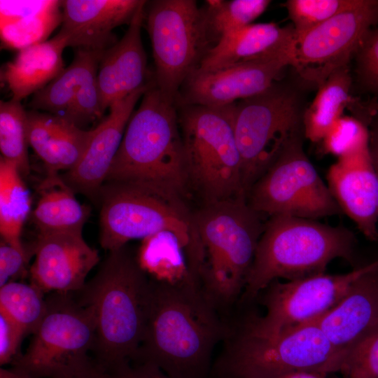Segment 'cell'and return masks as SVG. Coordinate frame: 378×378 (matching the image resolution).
Returning <instances> with one entry per match:
<instances>
[{"label":"cell","instance_id":"cell-1","mask_svg":"<svg viewBox=\"0 0 378 378\" xmlns=\"http://www.w3.org/2000/svg\"><path fill=\"white\" fill-rule=\"evenodd\" d=\"M223 315L201 286L150 280L142 341L132 362L151 363L172 378H210L215 347L231 329Z\"/></svg>","mask_w":378,"mask_h":378},{"label":"cell","instance_id":"cell-2","mask_svg":"<svg viewBox=\"0 0 378 378\" xmlns=\"http://www.w3.org/2000/svg\"><path fill=\"white\" fill-rule=\"evenodd\" d=\"M150 280L126 246L109 252L77 293L96 327L95 364L111 373L136 358L144 334Z\"/></svg>","mask_w":378,"mask_h":378},{"label":"cell","instance_id":"cell-3","mask_svg":"<svg viewBox=\"0 0 378 378\" xmlns=\"http://www.w3.org/2000/svg\"><path fill=\"white\" fill-rule=\"evenodd\" d=\"M105 183L180 197L188 186L177 105L155 83L127 123Z\"/></svg>","mask_w":378,"mask_h":378},{"label":"cell","instance_id":"cell-4","mask_svg":"<svg viewBox=\"0 0 378 378\" xmlns=\"http://www.w3.org/2000/svg\"><path fill=\"white\" fill-rule=\"evenodd\" d=\"M356 238L345 227L308 218L271 216L265 225L239 302H251L272 281L324 273L337 258L354 259Z\"/></svg>","mask_w":378,"mask_h":378},{"label":"cell","instance_id":"cell-5","mask_svg":"<svg viewBox=\"0 0 378 378\" xmlns=\"http://www.w3.org/2000/svg\"><path fill=\"white\" fill-rule=\"evenodd\" d=\"M246 197L204 204L192 214L202 289L223 314L239 300L265 225Z\"/></svg>","mask_w":378,"mask_h":378},{"label":"cell","instance_id":"cell-6","mask_svg":"<svg viewBox=\"0 0 378 378\" xmlns=\"http://www.w3.org/2000/svg\"><path fill=\"white\" fill-rule=\"evenodd\" d=\"M340 367L337 354L314 323L264 335L242 322L231 325L210 378H277L297 371L330 374L340 372Z\"/></svg>","mask_w":378,"mask_h":378},{"label":"cell","instance_id":"cell-7","mask_svg":"<svg viewBox=\"0 0 378 378\" xmlns=\"http://www.w3.org/2000/svg\"><path fill=\"white\" fill-rule=\"evenodd\" d=\"M234 104L177 106L187 183L204 204L246 197Z\"/></svg>","mask_w":378,"mask_h":378},{"label":"cell","instance_id":"cell-8","mask_svg":"<svg viewBox=\"0 0 378 378\" xmlns=\"http://www.w3.org/2000/svg\"><path fill=\"white\" fill-rule=\"evenodd\" d=\"M100 202L101 246L109 252L133 239H143L168 231L183 246L194 274L200 271L202 252L190 214L181 197L166 196L122 183H105L98 195Z\"/></svg>","mask_w":378,"mask_h":378},{"label":"cell","instance_id":"cell-9","mask_svg":"<svg viewBox=\"0 0 378 378\" xmlns=\"http://www.w3.org/2000/svg\"><path fill=\"white\" fill-rule=\"evenodd\" d=\"M74 293L52 292L24 354L12 363L36 378H74L95 365L93 314Z\"/></svg>","mask_w":378,"mask_h":378},{"label":"cell","instance_id":"cell-10","mask_svg":"<svg viewBox=\"0 0 378 378\" xmlns=\"http://www.w3.org/2000/svg\"><path fill=\"white\" fill-rule=\"evenodd\" d=\"M146 28L155 62L154 83L175 102L180 90L215 45L204 8L193 0H157L146 5Z\"/></svg>","mask_w":378,"mask_h":378},{"label":"cell","instance_id":"cell-11","mask_svg":"<svg viewBox=\"0 0 378 378\" xmlns=\"http://www.w3.org/2000/svg\"><path fill=\"white\" fill-rule=\"evenodd\" d=\"M234 106V129L246 195L279 156L289 141L303 131L301 98L291 87L275 82Z\"/></svg>","mask_w":378,"mask_h":378},{"label":"cell","instance_id":"cell-12","mask_svg":"<svg viewBox=\"0 0 378 378\" xmlns=\"http://www.w3.org/2000/svg\"><path fill=\"white\" fill-rule=\"evenodd\" d=\"M303 131L296 134L247 194L259 214L317 220L341 211L328 186L307 158Z\"/></svg>","mask_w":378,"mask_h":378},{"label":"cell","instance_id":"cell-13","mask_svg":"<svg viewBox=\"0 0 378 378\" xmlns=\"http://www.w3.org/2000/svg\"><path fill=\"white\" fill-rule=\"evenodd\" d=\"M378 263V259L340 274L324 273L270 284L258 295L265 314L243 323L260 334L275 335L314 322L332 309L352 284Z\"/></svg>","mask_w":378,"mask_h":378},{"label":"cell","instance_id":"cell-14","mask_svg":"<svg viewBox=\"0 0 378 378\" xmlns=\"http://www.w3.org/2000/svg\"><path fill=\"white\" fill-rule=\"evenodd\" d=\"M378 25V1L358 0L353 7L295 38L290 64L306 84L319 87L349 65L360 43Z\"/></svg>","mask_w":378,"mask_h":378},{"label":"cell","instance_id":"cell-15","mask_svg":"<svg viewBox=\"0 0 378 378\" xmlns=\"http://www.w3.org/2000/svg\"><path fill=\"white\" fill-rule=\"evenodd\" d=\"M289 66L285 59H254L212 71L195 70L183 84L176 105L221 107L260 94Z\"/></svg>","mask_w":378,"mask_h":378},{"label":"cell","instance_id":"cell-16","mask_svg":"<svg viewBox=\"0 0 378 378\" xmlns=\"http://www.w3.org/2000/svg\"><path fill=\"white\" fill-rule=\"evenodd\" d=\"M33 251L31 284L43 293L78 292L100 259L99 252L86 243L82 232H38Z\"/></svg>","mask_w":378,"mask_h":378},{"label":"cell","instance_id":"cell-17","mask_svg":"<svg viewBox=\"0 0 378 378\" xmlns=\"http://www.w3.org/2000/svg\"><path fill=\"white\" fill-rule=\"evenodd\" d=\"M153 83L112 104L108 115L93 129L91 140L80 162L61 176L74 192L98 200L134 108Z\"/></svg>","mask_w":378,"mask_h":378},{"label":"cell","instance_id":"cell-18","mask_svg":"<svg viewBox=\"0 0 378 378\" xmlns=\"http://www.w3.org/2000/svg\"><path fill=\"white\" fill-rule=\"evenodd\" d=\"M328 186L341 211L368 239H378V182L369 146L339 158L327 173Z\"/></svg>","mask_w":378,"mask_h":378},{"label":"cell","instance_id":"cell-19","mask_svg":"<svg viewBox=\"0 0 378 378\" xmlns=\"http://www.w3.org/2000/svg\"><path fill=\"white\" fill-rule=\"evenodd\" d=\"M147 1H143L122 38L103 52L97 82L104 112L114 103L151 83L141 30Z\"/></svg>","mask_w":378,"mask_h":378},{"label":"cell","instance_id":"cell-20","mask_svg":"<svg viewBox=\"0 0 378 378\" xmlns=\"http://www.w3.org/2000/svg\"><path fill=\"white\" fill-rule=\"evenodd\" d=\"M143 0H65L60 32L68 46L91 51H104L117 41L113 30L130 24Z\"/></svg>","mask_w":378,"mask_h":378},{"label":"cell","instance_id":"cell-21","mask_svg":"<svg viewBox=\"0 0 378 378\" xmlns=\"http://www.w3.org/2000/svg\"><path fill=\"white\" fill-rule=\"evenodd\" d=\"M312 323L328 340L342 366L344 352L378 328V263L358 277L332 309Z\"/></svg>","mask_w":378,"mask_h":378},{"label":"cell","instance_id":"cell-22","mask_svg":"<svg viewBox=\"0 0 378 378\" xmlns=\"http://www.w3.org/2000/svg\"><path fill=\"white\" fill-rule=\"evenodd\" d=\"M295 39L293 25L251 24L223 36L207 51L196 70L212 71L259 59H286L290 64Z\"/></svg>","mask_w":378,"mask_h":378},{"label":"cell","instance_id":"cell-23","mask_svg":"<svg viewBox=\"0 0 378 378\" xmlns=\"http://www.w3.org/2000/svg\"><path fill=\"white\" fill-rule=\"evenodd\" d=\"M28 141L48 173L66 172L82 158L93 134L67 119L38 111H27Z\"/></svg>","mask_w":378,"mask_h":378},{"label":"cell","instance_id":"cell-24","mask_svg":"<svg viewBox=\"0 0 378 378\" xmlns=\"http://www.w3.org/2000/svg\"><path fill=\"white\" fill-rule=\"evenodd\" d=\"M66 47L68 38L59 31L50 40L19 50L2 75L12 99L21 102L55 78L64 69L62 53Z\"/></svg>","mask_w":378,"mask_h":378},{"label":"cell","instance_id":"cell-25","mask_svg":"<svg viewBox=\"0 0 378 378\" xmlns=\"http://www.w3.org/2000/svg\"><path fill=\"white\" fill-rule=\"evenodd\" d=\"M352 76L349 65L333 72L319 87L310 105L304 110V136L312 142H321L332 125L351 107L354 116L364 122L371 118L368 104L360 102L351 94Z\"/></svg>","mask_w":378,"mask_h":378},{"label":"cell","instance_id":"cell-26","mask_svg":"<svg viewBox=\"0 0 378 378\" xmlns=\"http://www.w3.org/2000/svg\"><path fill=\"white\" fill-rule=\"evenodd\" d=\"M136 259L153 281L172 286H201L191 271L183 246L171 232L162 231L143 239Z\"/></svg>","mask_w":378,"mask_h":378},{"label":"cell","instance_id":"cell-27","mask_svg":"<svg viewBox=\"0 0 378 378\" xmlns=\"http://www.w3.org/2000/svg\"><path fill=\"white\" fill-rule=\"evenodd\" d=\"M38 188L39 199L32 213L38 232L83 231L90 209L78 202L58 173H48Z\"/></svg>","mask_w":378,"mask_h":378},{"label":"cell","instance_id":"cell-28","mask_svg":"<svg viewBox=\"0 0 378 378\" xmlns=\"http://www.w3.org/2000/svg\"><path fill=\"white\" fill-rule=\"evenodd\" d=\"M103 52L76 49L71 63L33 94L29 104L31 110L65 118L88 76L98 69Z\"/></svg>","mask_w":378,"mask_h":378},{"label":"cell","instance_id":"cell-29","mask_svg":"<svg viewBox=\"0 0 378 378\" xmlns=\"http://www.w3.org/2000/svg\"><path fill=\"white\" fill-rule=\"evenodd\" d=\"M31 209V197L18 167L0 158V233L1 240L26 251L21 233Z\"/></svg>","mask_w":378,"mask_h":378},{"label":"cell","instance_id":"cell-30","mask_svg":"<svg viewBox=\"0 0 378 378\" xmlns=\"http://www.w3.org/2000/svg\"><path fill=\"white\" fill-rule=\"evenodd\" d=\"M27 111L21 102H0L1 157L14 163L22 176L30 172L28 155Z\"/></svg>","mask_w":378,"mask_h":378},{"label":"cell","instance_id":"cell-31","mask_svg":"<svg viewBox=\"0 0 378 378\" xmlns=\"http://www.w3.org/2000/svg\"><path fill=\"white\" fill-rule=\"evenodd\" d=\"M43 293L32 284L10 281L0 287V312L15 322L26 335L33 334L46 314Z\"/></svg>","mask_w":378,"mask_h":378},{"label":"cell","instance_id":"cell-32","mask_svg":"<svg viewBox=\"0 0 378 378\" xmlns=\"http://www.w3.org/2000/svg\"><path fill=\"white\" fill-rule=\"evenodd\" d=\"M204 8L211 36L215 43L224 35L251 24L266 10L268 0H209Z\"/></svg>","mask_w":378,"mask_h":378},{"label":"cell","instance_id":"cell-33","mask_svg":"<svg viewBox=\"0 0 378 378\" xmlns=\"http://www.w3.org/2000/svg\"><path fill=\"white\" fill-rule=\"evenodd\" d=\"M321 142L323 153L347 157L368 148L369 127L354 115H344Z\"/></svg>","mask_w":378,"mask_h":378},{"label":"cell","instance_id":"cell-34","mask_svg":"<svg viewBox=\"0 0 378 378\" xmlns=\"http://www.w3.org/2000/svg\"><path fill=\"white\" fill-rule=\"evenodd\" d=\"M358 0H288L286 3L295 38L358 3Z\"/></svg>","mask_w":378,"mask_h":378},{"label":"cell","instance_id":"cell-35","mask_svg":"<svg viewBox=\"0 0 378 378\" xmlns=\"http://www.w3.org/2000/svg\"><path fill=\"white\" fill-rule=\"evenodd\" d=\"M340 372L347 378H378V328L344 352Z\"/></svg>","mask_w":378,"mask_h":378},{"label":"cell","instance_id":"cell-36","mask_svg":"<svg viewBox=\"0 0 378 378\" xmlns=\"http://www.w3.org/2000/svg\"><path fill=\"white\" fill-rule=\"evenodd\" d=\"M356 78L360 89L378 94V25L366 35L354 55Z\"/></svg>","mask_w":378,"mask_h":378},{"label":"cell","instance_id":"cell-37","mask_svg":"<svg viewBox=\"0 0 378 378\" xmlns=\"http://www.w3.org/2000/svg\"><path fill=\"white\" fill-rule=\"evenodd\" d=\"M24 331L4 313L0 312V365L11 364L20 356L18 349Z\"/></svg>","mask_w":378,"mask_h":378},{"label":"cell","instance_id":"cell-38","mask_svg":"<svg viewBox=\"0 0 378 378\" xmlns=\"http://www.w3.org/2000/svg\"><path fill=\"white\" fill-rule=\"evenodd\" d=\"M26 251H20L1 240L0 244V287L22 274L28 263Z\"/></svg>","mask_w":378,"mask_h":378},{"label":"cell","instance_id":"cell-39","mask_svg":"<svg viewBox=\"0 0 378 378\" xmlns=\"http://www.w3.org/2000/svg\"><path fill=\"white\" fill-rule=\"evenodd\" d=\"M114 378H172L157 366L145 362H130L111 372Z\"/></svg>","mask_w":378,"mask_h":378},{"label":"cell","instance_id":"cell-40","mask_svg":"<svg viewBox=\"0 0 378 378\" xmlns=\"http://www.w3.org/2000/svg\"><path fill=\"white\" fill-rule=\"evenodd\" d=\"M369 152L378 182V115L374 114L369 125Z\"/></svg>","mask_w":378,"mask_h":378},{"label":"cell","instance_id":"cell-41","mask_svg":"<svg viewBox=\"0 0 378 378\" xmlns=\"http://www.w3.org/2000/svg\"><path fill=\"white\" fill-rule=\"evenodd\" d=\"M74 378H114L112 374L102 369L96 364L90 369Z\"/></svg>","mask_w":378,"mask_h":378},{"label":"cell","instance_id":"cell-42","mask_svg":"<svg viewBox=\"0 0 378 378\" xmlns=\"http://www.w3.org/2000/svg\"><path fill=\"white\" fill-rule=\"evenodd\" d=\"M0 378H36L27 372L11 366L10 368H0Z\"/></svg>","mask_w":378,"mask_h":378},{"label":"cell","instance_id":"cell-43","mask_svg":"<svg viewBox=\"0 0 378 378\" xmlns=\"http://www.w3.org/2000/svg\"><path fill=\"white\" fill-rule=\"evenodd\" d=\"M326 374L313 371H297L281 375L277 378H328Z\"/></svg>","mask_w":378,"mask_h":378},{"label":"cell","instance_id":"cell-44","mask_svg":"<svg viewBox=\"0 0 378 378\" xmlns=\"http://www.w3.org/2000/svg\"><path fill=\"white\" fill-rule=\"evenodd\" d=\"M370 108L375 114L378 115V100H374L370 102Z\"/></svg>","mask_w":378,"mask_h":378}]
</instances>
